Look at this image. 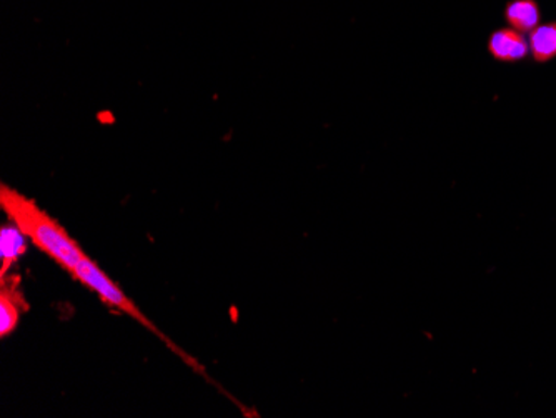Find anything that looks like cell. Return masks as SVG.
Returning a JSON list of instances; mask_svg holds the SVG:
<instances>
[{"label":"cell","mask_w":556,"mask_h":418,"mask_svg":"<svg viewBox=\"0 0 556 418\" xmlns=\"http://www.w3.org/2000/svg\"><path fill=\"white\" fill-rule=\"evenodd\" d=\"M27 245H29V239L14 224L11 223V226L2 227L0 230V279H4L11 274V268L27 252Z\"/></svg>","instance_id":"5"},{"label":"cell","mask_w":556,"mask_h":418,"mask_svg":"<svg viewBox=\"0 0 556 418\" xmlns=\"http://www.w3.org/2000/svg\"><path fill=\"white\" fill-rule=\"evenodd\" d=\"M72 277H74L75 280H79L87 289L93 290V292L99 295L100 301L104 302L105 305L122 312V314L129 315V317L134 318L140 326L146 327L149 332L157 335L167 347H170L174 354L184 358V362H186L189 367H192L193 370H199L202 376H205L204 368L200 367L199 362L190 357L186 351H180V347H177V345L143 314L142 308L137 307L136 302H134L132 299L118 287V283H115V280H112L111 277L104 273V268L100 267L89 255L80 262L79 267L75 268V273L72 274Z\"/></svg>","instance_id":"2"},{"label":"cell","mask_w":556,"mask_h":418,"mask_svg":"<svg viewBox=\"0 0 556 418\" xmlns=\"http://www.w3.org/2000/svg\"><path fill=\"white\" fill-rule=\"evenodd\" d=\"M0 208L33 245L55 264L61 265L71 276L87 257L80 243L67 232L58 218L43 211L30 197L5 183L0 187Z\"/></svg>","instance_id":"1"},{"label":"cell","mask_w":556,"mask_h":418,"mask_svg":"<svg viewBox=\"0 0 556 418\" xmlns=\"http://www.w3.org/2000/svg\"><path fill=\"white\" fill-rule=\"evenodd\" d=\"M489 52L500 62H517L527 58L530 52L528 40L523 34L515 29H498L490 36Z\"/></svg>","instance_id":"4"},{"label":"cell","mask_w":556,"mask_h":418,"mask_svg":"<svg viewBox=\"0 0 556 418\" xmlns=\"http://www.w3.org/2000/svg\"><path fill=\"white\" fill-rule=\"evenodd\" d=\"M505 18L511 29L518 33H532L540 22V8L536 0H511L505 8Z\"/></svg>","instance_id":"6"},{"label":"cell","mask_w":556,"mask_h":418,"mask_svg":"<svg viewBox=\"0 0 556 418\" xmlns=\"http://www.w3.org/2000/svg\"><path fill=\"white\" fill-rule=\"evenodd\" d=\"M29 305L21 290V279L9 276L0 279V337L12 335Z\"/></svg>","instance_id":"3"},{"label":"cell","mask_w":556,"mask_h":418,"mask_svg":"<svg viewBox=\"0 0 556 418\" xmlns=\"http://www.w3.org/2000/svg\"><path fill=\"white\" fill-rule=\"evenodd\" d=\"M528 47L536 62H548L556 58V22L536 26L528 37Z\"/></svg>","instance_id":"7"}]
</instances>
